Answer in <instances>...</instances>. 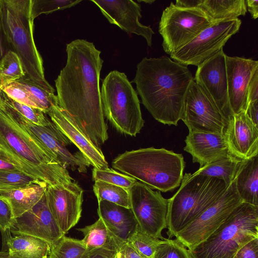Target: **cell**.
<instances>
[{
	"instance_id": "6da1fadb",
	"label": "cell",
	"mask_w": 258,
	"mask_h": 258,
	"mask_svg": "<svg viewBox=\"0 0 258 258\" xmlns=\"http://www.w3.org/2000/svg\"><path fill=\"white\" fill-rule=\"evenodd\" d=\"M66 52V64L55 80L58 106L99 147L108 139L99 87L101 51L78 39L67 44Z\"/></svg>"
},
{
	"instance_id": "7a4b0ae2",
	"label": "cell",
	"mask_w": 258,
	"mask_h": 258,
	"mask_svg": "<svg viewBox=\"0 0 258 258\" xmlns=\"http://www.w3.org/2000/svg\"><path fill=\"white\" fill-rule=\"evenodd\" d=\"M194 77L187 67L163 56L145 57L137 64L134 82L142 103L158 121L177 126Z\"/></svg>"
},
{
	"instance_id": "3957f363",
	"label": "cell",
	"mask_w": 258,
	"mask_h": 258,
	"mask_svg": "<svg viewBox=\"0 0 258 258\" xmlns=\"http://www.w3.org/2000/svg\"><path fill=\"white\" fill-rule=\"evenodd\" d=\"M0 149L27 172L47 185L70 183L67 169L54 161L44 147L18 124L0 101Z\"/></svg>"
},
{
	"instance_id": "277c9868",
	"label": "cell",
	"mask_w": 258,
	"mask_h": 258,
	"mask_svg": "<svg viewBox=\"0 0 258 258\" xmlns=\"http://www.w3.org/2000/svg\"><path fill=\"white\" fill-rule=\"evenodd\" d=\"M112 166L152 189L166 192L180 185L185 162L181 154L150 147L119 154Z\"/></svg>"
},
{
	"instance_id": "5b68a950",
	"label": "cell",
	"mask_w": 258,
	"mask_h": 258,
	"mask_svg": "<svg viewBox=\"0 0 258 258\" xmlns=\"http://www.w3.org/2000/svg\"><path fill=\"white\" fill-rule=\"evenodd\" d=\"M31 0H0L4 28L11 51L19 57L25 77L47 90L55 92L46 81L42 58L33 38Z\"/></svg>"
},
{
	"instance_id": "8992f818",
	"label": "cell",
	"mask_w": 258,
	"mask_h": 258,
	"mask_svg": "<svg viewBox=\"0 0 258 258\" xmlns=\"http://www.w3.org/2000/svg\"><path fill=\"white\" fill-rule=\"evenodd\" d=\"M227 188L222 179L185 173L177 191L168 199L169 239L175 236L218 200Z\"/></svg>"
},
{
	"instance_id": "52a82bcc",
	"label": "cell",
	"mask_w": 258,
	"mask_h": 258,
	"mask_svg": "<svg viewBox=\"0 0 258 258\" xmlns=\"http://www.w3.org/2000/svg\"><path fill=\"white\" fill-rule=\"evenodd\" d=\"M258 238V206L242 203L205 240L190 251L193 258H233Z\"/></svg>"
},
{
	"instance_id": "ba28073f",
	"label": "cell",
	"mask_w": 258,
	"mask_h": 258,
	"mask_svg": "<svg viewBox=\"0 0 258 258\" xmlns=\"http://www.w3.org/2000/svg\"><path fill=\"white\" fill-rule=\"evenodd\" d=\"M104 116L120 133L136 136L144 126L138 94L126 76L110 72L100 90Z\"/></svg>"
},
{
	"instance_id": "9c48e42d",
	"label": "cell",
	"mask_w": 258,
	"mask_h": 258,
	"mask_svg": "<svg viewBox=\"0 0 258 258\" xmlns=\"http://www.w3.org/2000/svg\"><path fill=\"white\" fill-rule=\"evenodd\" d=\"M217 21L200 8L180 7L171 2L163 11L159 25L163 50L171 55Z\"/></svg>"
},
{
	"instance_id": "30bf717a",
	"label": "cell",
	"mask_w": 258,
	"mask_h": 258,
	"mask_svg": "<svg viewBox=\"0 0 258 258\" xmlns=\"http://www.w3.org/2000/svg\"><path fill=\"white\" fill-rule=\"evenodd\" d=\"M0 101L13 118L44 147L55 162L66 169L86 172L90 163L81 152L73 154L68 149L67 146L71 142L51 120L47 126L35 124L4 102L1 98Z\"/></svg>"
},
{
	"instance_id": "8fae6325",
	"label": "cell",
	"mask_w": 258,
	"mask_h": 258,
	"mask_svg": "<svg viewBox=\"0 0 258 258\" xmlns=\"http://www.w3.org/2000/svg\"><path fill=\"white\" fill-rule=\"evenodd\" d=\"M241 24L238 18L218 20L170 55V58L186 66L198 67L222 49L229 39L239 31Z\"/></svg>"
},
{
	"instance_id": "7c38bea8",
	"label": "cell",
	"mask_w": 258,
	"mask_h": 258,
	"mask_svg": "<svg viewBox=\"0 0 258 258\" xmlns=\"http://www.w3.org/2000/svg\"><path fill=\"white\" fill-rule=\"evenodd\" d=\"M242 203L233 180L221 198L177 233L176 239L190 250L211 235Z\"/></svg>"
},
{
	"instance_id": "4fadbf2b",
	"label": "cell",
	"mask_w": 258,
	"mask_h": 258,
	"mask_svg": "<svg viewBox=\"0 0 258 258\" xmlns=\"http://www.w3.org/2000/svg\"><path fill=\"white\" fill-rule=\"evenodd\" d=\"M131 209L141 230L155 238L165 240L162 230L167 228L168 199L160 191L137 181L128 189Z\"/></svg>"
},
{
	"instance_id": "5bb4252c",
	"label": "cell",
	"mask_w": 258,
	"mask_h": 258,
	"mask_svg": "<svg viewBox=\"0 0 258 258\" xmlns=\"http://www.w3.org/2000/svg\"><path fill=\"white\" fill-rule=\"evenodd\" d=\"M181 119L189 132L223 135L227 125L217 107L194 80L185 95Z\"/></svg>"
},
{
	"instance_id": "9a60e30c",
	"label": "cell",
	"mask_w": 258,
	"mask_h": 258,
	"mask_svg": "<svg viewBox=\"0 0 258 258\" xmlns=\"http://www.w3.org/2000/svg\"><path fill=\"white\" fill-rule=\"evenodd\" d=\"M226 55L222 49L199 65L194 80L217 107L227 124L234 114L228 98Z\"/></svg>"
},
{
	"instance_id": "2e32d148",
	"label": "cell",
	"mask_w": 258,
	"mask_h": 258,
	"mask_svg": "<svg viewBox=\"0 0 258 258\" xmlns=\"http://www.w3.org/2000/svg\"><path fill=\"white\" fill-rule=\"evenodd\" d=\"M45 194L49 210L63 234L79 222L81 216L83 189L72 181L47 185Z\"/></svg>"
},
{
	"instance_id": "e0dca14e",
	"label": "cell",
	"mask_w": 258,
	"mask_h": 258,
	"mask_svg": "<svg viewBox=\"0 0 258 258\" xmlns=\"http://www.w3.org/2000/svg\"><path fill=\"white\" fill-rule=\"evenodd\" d=\"M9 230L13 235L39 238L51 245L64 235L49 210L45 192L32 208L14 219Z\"/></svg>"
},
{
	"instance_id": "ac0fdd59",
	"label": "cell",
	"mask_w": 258,
	"mask_h": 258,
	"mask_svg": "<svg viewBox=\"0 0 258 258\" xmlns=\"http://www.w3.org/2000/svg\"><path fill=\"white\" fill-rule=\"evenodd\" d=\"M91 1L98 7L111 24L127 33L143 37L148 45L152 46V36L155 33L150 26H145L140 22L142 10L139 4L132 0Z\"/></svg>"
},
{
	"instance_id": "d6986e66",
	"label": "cell",
	"mask_w": 258,
	"mask_h": 258,
	"mask_svg": "<svg viewBox=\"0 0 258 258\" xmlns=\"http://www.w3.org/2000/svg\"><path fill=\"white\" fill-rule=\"evenodd\" d=\"M229 101L233 114L245 112L247 89L250 79L258 69V61L250 58L226 55Z\"/></svg>"
},
{
	"instance_id": "ffe728a7",
	"label": "cell",
	"mask_w": 258,
	"mask_h": 258,
	"mask_svg": "<svg viewBox=\"0 0 258 258\" xmlns=\"http://www.w3.org/2000/svg\"><path fill=\"white\" fill-rule=\"evenodd\" d=\"M223 135L229 153L238 159L246 160L258 154V127L245 112L233 115Z\"/></svg>"
},
{
	"instance_id": "44dd1931",
	"label": "cell",
	"mask_w": 258,
	"mask_h": 258,
	"mask_svg": "<svg viewBox=\"0 0 258 258\" xmlns=\"http://www.w3.org/2000/svg\"><path fill=\"white\" fill-rule=\"evenodd\" d=\"M57 128L79 150L94 168L107 169L108 164L98 147L95 146L79 128L71 117L58 105L47 113Z\"/></svg>"
},
{
	"instance_id": "7402d4cb",
	"label": "cell",
	"mask_w": 258,
	"mask_h": 258,
	"mask_svg": "<svg viewBox=\"0 0 258 258\" xmlns=\"http://www.w3.org/2000/svg\"><path fill=\"white\" fill-rule=\"evenodd\" d=\"M183 149L200 167L229 154L224 135L218 133L189 132Z\"/></svg>"
},
{
	"instance_id": "603a6c76",
	"label": "cell",
	"mask_w": 258,
	"mask_h": 258,
	"mask_svg": "<svg viewBox=\"0 0 258 258\" xmlns=\"http://www.w3.org/2000/svg\"><path fill=\"white\" fill-rule=\"evenodd\" d=\"M97 209L101 218L111 232L124 241H127L138 226L131 208L102 200Z\"/></svg>"
},
{
	"instance_id": "cb8c5ba5",
	"label": "cell",
	"mask_w": 258,
	"mask_h": 258,
	"mask_svg": "<svg viewBox=\"0 0 258 258\" xmlns=\"http://www.w3.org/2000/svg\"><path fill=\"white\" fill-rule=\"evenodd\" d=\"M4 235L9 258H46L51 253V244L39 238L27 234L13 236L10 230Z\"/></svg>"
},
{
	"instance_id": "d4e9b609",
	"label": "cell",
	"mask_w": 258,
	"mask_h": 258,
	"mask_svg": "<svg viewBox=\"0 0 258 258\" xmlns=\"http://www.w3.org/2000/svg\"><path fill=\"white\" fill-rule=\"evenodd\" d=\"M234 180L243 203L258 206V154L241 161Z\"/></svg>"
},
{
	"instance_id": "484cf974",
	"label": "cell",
	"mask_w": 258,
	"mask_h": 258,
	"mask_svg": "<svg viewBox=\"0 0 258 258\" xmlns=\"http://www.w3.org/2000/svg\"><path fill=\"white\" fill-rule=\"evenodd\" d=\"M47 184L40 181L23 188L0 190V195L9 203L14 218L30 210L42 198Z\"/></svg>"
},
{
	"instance_id": "4316f807",
	"label": "cell",
	"mask_w": 258,
	"mask_h": 258,
	"mask_svg": "<svg viewBox=\"0 0 258 258\" xmlns=\"http://www.w3.org/2000/svg\"><path fill=\"white\" fill-rule=\"evenodd\" d=\"M84 235L82 239L86 251L102 247H110L118 250L126 241L113 234L100 217L93 224L77 229Z\"/></svg>"
},
{
	"instance_id": "83f0119b",
	"label": "cell",
	"mask_w": 258,
	"mask_h": 258,
	"mask_svg": "<svg viewBox=\"0 0 258 258\" xmlns=\"http://www.w3.org/2000/svg\"><path fill=\"white\" fill-rule=\"evenodd\" d=\"M199 8L215 20L238 18L247 12L245 0H202Z\"/></svg>"
},
{
	"instance_id": "f1b7e54d",
	"label": "cell",
	"mask_w": 258,
	"mask_h": 258,
	"mask_svg": "<svg viewBox=\"0 0 258 258\" xmlns=\"http://www.w3.org/2000/svg\"><path fill=\"white\" fill-rule=\"evenodd\" d=\"M241 161L229 154L226 156L200 167L194 174L222 179L228 187L234 179Z\"/></svg>"
},
{
	"instance_id": "f546056e",
	"label": "cell",
	"mask_w": 258,
	"mask_h": 258,
	"mask_svg": "<svg viewBox=\"0 0 258 258\" xmlns=\"http://www.w3.org/2000/svg\"><path fill=\"white\" fill-rule=\"evenodd\" d=\"M15 81L27 92L38 108L44 113L47 114L53 106L58 105L54 92L43 88L25 77Z\"/></svg>"
},
{
	"instance_id": "4dcf8cb0",
	"label": "cell",
	"mask_w": 258,
	"mask_h": 258,
	"mask_svg": "<svg viewBox=\"0 0 258 258\" xmlns=\"http://www.w3.org/2000/svg\"><path fill=\"white\" fill-rule=\"evenodd\" d=\"M93 191L98 202L105 200L131 208L128 189L101 181H95Z\"/></svg>"
},
{
	"instance_id": "1f68e13d",
	"label": "cell",
	"mask_w": 258,
	"mask_h": 258,
	"mask_svg": "<svg viewBox=\"0 0 258 258\" xmlns=\"http://www.w3.org/2000/svg\"><path fill=\"white\" fill-rule=\"evenodd\" d=\"M86 251L82 240L63 236L51 246V258H81Z\"/></svg>"
},
{
	"instance_id": "d6a6232c",
	"label": "cell",
	"mask_w": 258,
	"mask_h": 258,
	"mask_svg": "<svg viewBox=\"0 0 258 258\" xmlns=\"http://www.w3.org/2000/svg\"><path fill=\"white\" fill-rule=\"evenodd\" d=\"M162 240L145 233L138 225L126 242L143 258H152Z\"/></svg>"
},
{
	"instance_id": "836d02e7",
	"label": "cell",
	"mask_w": 258,
	"mask_h": 258,
	"mask_svg": "<svg viewBox=\"0 0 258 258\" xmlns=\"http://www.w3.org/2000/svg\"><path fill=\"white\" fill-rule=\"evenodd\" d=\"M25 76V74L19 57L14 52L9 51L0 63L1 88Z\"/></svg>"
},
{
	"instance_id": "e575fe53",
	"label": "cell",
	"mask_w": 258,
	"mask_h": 258,
	"mask_svg": "<svg viewBox=\"0 0 258 258\" xmlns=\"http://www.w3.org/2000/svg\"><path fill=\"white\" fill-rule=\"evenodd\" d=\"M0 98L18 113L32 123L41 126H47L51 121L41 110L22 103L9 98L0 89Z\"/></svg>"
},
{
	"instance_id": "d590c367",
	"label": "cell",
	"mask_w": 258,
	"mask_h": 258,
	"mask_svg": "<svg viewBox=\"0 0 258 258\" xmlns=\"http://www.w3.org/2000/svg\"><path fill=\"white\" fill-rule=\"evenodd\" d=\"M40 181L26 173L0 170V190L19 189Z\"/></svg>"
},
{
	"instance_id": "8d00e7d4",
	"label": "cell",
	"mask_w": 258,
	"mask_h": 258,
	"mask_svg": "<svg viewBox=\"0 0 258 258\" xmlns=\"http://www.w3.org/2000/svg\"><path fill=\"white\" fill-rule=\"evenodd\" d=\"M152 258H193L190 251L176 238L166 239L157 247Z\"/></svg>"
},
{
	"instance_id": "74e56055",
	"label": "cell",
	"mask_w": 258,
	"mask_h": 258,
	"mask_svg": "<svg viewBox=\"0 0 258 258\" xmlns=\"http://www.w3.org/2000/svg\"><path fill=\"white\" fill-rule=\"evenodd\" d=\"M92 178L95 181H101L126 189L131 188L137 181L134 177L120 173L112 169H97L92 170Z\"/></svg>"
},
{
	"instance_id": "f35d334b",
	"label": "cell",
	"mask_w": 258,
	"mask_h": 258,
	"mask_svg": "<svg viewBox=\"0 0 258 258\" xmlns=\"http://www.w3.org/2000/svg\"><path fill=\"white\" fill-rule=\"evenodd\" d=\"M79 0H31V15L33 20L39 15L70 8L80 3Z\"/></svg>"
},
{
	"instance_id": "ab89813d",
	"label": "cell",
	"mask_w": 258,
	"mask_h": 258,
	"mask_svg": "<svg viewBox=\"0 0 258 258\" xmlns=\"http://www.w3.org/2000/svg\"><path fill=\"white\" fill-rule=\"evenodd\" d=\"M1 90L11 99L19 103L38 108L27 92L16 81L3 86Z\"/></svg>"
},
{
	"instance_id": "60d3db41",
	"label": "cell",
	"mask_w": 258,
	"mask_h": 258,
	"mask_svg": "<svg viewBox=\"0 0 258 258\" xmlns=\"http://www.w3.org/2000/svg\"><path fill=\"white\" fill-rule=\"evenodd\" d=\"M14 219L9 203L0 195V230L2 232L10 230Z\"/></svg>"
},
{
	"instance_id": "b9f144b4",
	"label": "cell",
	"mask_w": 258,
	"mask_h": 258,
	"mask_svg": "<svg viewBox=\"0 0 258 258\" xmlns=\"http://www.w3.org/2000/svg\"><path fill=\"white\" fill-rule=\"evenodd\" d=\"M0 170L21 172L28 174L25 170L17 161L1 149Z\"/></svg>"
},
{
	"instance_id": "7bdbcfd3",
	"label": "cell",
	"mask_w": 258,
	"mask_h": 258,
	"mask_svg": "<svg viewBox=\"0 0 258 258\" xmlns=\"http://www.w3.org/2000/svg\"><path fill=\"white\" fill-rule=\"evenodd\" d=\"M233 258H258V238L246 243L236 252Z\"/></svg>"
},
{
	"instance_id": "ee69618b",
	"label": "cell",
	"mask_w": 258,
	"mask_h": 258,
	"mask_svg": "<svg viewBox=\"0 0 258 258\" xmlns=\"http://www.w3.org/2000/svg\"><path fill=\"white\" fill-rule=\"evenodd\" d=\"M118 250L110 247H102L86 251L81 258H115Z\"/></svg>"
},
{
	"instance_id": "f6af8a7d",
	"label": "cell",
	"mask_w": 258,
	"mask_h": 258,
	"mask_svg": "<svg viewBox=\"0 0 258 258\" xmlns=\"http://www.w3.org/2000/svg\"><path fill=\"white\" fill-rule=\"evenodd\" d=\"M248 103L258 100V69L253 74L247 89Z\"/></svg>"
},
{
	"instance_id": "bcb514c9",
	"label": "cell",
	"mask_w": 258,
	"mask_h": 258,
	"mask_svg": "<svg viewBox=\"0 0 258 258\" xmlns=\"http://www.w3.org/2000/svg\"><path fill=\"white\" fill-rule=\"evenodd\" d=\"M10 50L11 47L3 24L0 8V63L5 55Z\"/></svg>"
},
{
	"instance_id": "7dc6e473",
	"label": "cell",
	"mask_w": 258,
	"mask_h": 258,
	"mask_svg": "<svg viewBox=\"0 0 258 258\" xmlns=\"http://www.w3.org/2000/svg\"><path fill=\"white\" fill-rule=\"evenodd\" d=\"M117 254L119 258H143L127 242L119 248Z\"/></svg>"
},
{
	"instance_id": "c3c4849f",
	"label": "cell",
	"mask_w": 258,
	"mask_h": 258,
	"mask_svg": "<svg viewBox=\"0 0 258 258\" xmlns=\"http://www.w3.org/2000/svg\"><path fill=\"white\" fill-rule=\"evenodd\" d=\"M245 113L253 123L258 127V100L248 103Z\"/></svg>"
},
{
	"instance_id": "681fc988",
	"label": "cell",
	"mask_w": 258,
	"mask_h": 258,
	"mask_svg": "<svg viewBox=\"0 0 258 258\" xmlns=\"http://www.w3.org/2000/svg\"><path fill=\"white\" fill-rule=\"evenodd\" d=\"M202 0H177L175 5L184 8H199Z\"/></svg>"
},
{
	"instance_id": "f907efd6",
	"label": "cell",
	"mask_w": 258,
	"mask_h": 258,
	"mask_svg": "<svg viewBox=\"0 0 258 258\" xmlns=\"http://www.w3.org/2000/svg\"><path fill=\"white\" fill-rule=\"evenodd\" d=\"M246 8L250 13L251 17L256 19L258 17V1L246 0Z\"/></svg>"
},
{
	"instance_id": "816d5d0a",
	"label": "cell",
	"mask_w": 258,
	"mask_h": 258,
	"mask_svg": "<svg viewBox=\"0 0 258 258\" xmlns=\"http://www.w3.org/2000/svg\"><path fill=\"white\" fill-rule=\"evenodd\" d=\"M0 258H9L7 251L2 250L0 251ZM46 258H51L50 256Z\"/></svg>"
},
{
	"instance_id": "f5cc1de1",
	"label": "cell",
	"mask_w": 258,
	"mask_h": 258,
	"mask_svg": "<svg viewBox=\"0 0 258 258\" xmlns=\"http://www.w3.org/2000/svg\"><path fill=\"white\" fill-rule=\"evenodd\" d=\"M139 2H144L145 3H148L149 4H152L153 3H154L155 2V1H139Z\"/></svg>"
},
{
	"instance_id": "db71d44e",
	"label": "cell",
	"mask_w": 258,
	"mask_h": 258,
	"mask_svg": "<svg viewBox=\"0 0 258 258\" xmlns=\"http://www.w3.org/2000/svg\"><path fill=\"white\" fill-rule=\"evenodd\" d=\"M1 87H2V83H1V77H0V89L1 88Z\"/></svg>"
},
{
	"instance_id": "11a10c76",
	"label": "cell",
	"mask_w": 258,
	"mask_h": 258,
	"mask_svg": "<svg viewBox=\"0 0 258 258\" xmlns=\"http://www.w3.org/2000/svg\"><path fill=\"white\" fill-rule=\"evenodd\" d=\"M115 258H119V257L118 256L117 254H116V257Z\"/></svg>"
}]
</instances>
